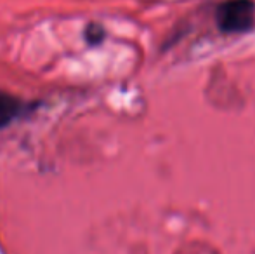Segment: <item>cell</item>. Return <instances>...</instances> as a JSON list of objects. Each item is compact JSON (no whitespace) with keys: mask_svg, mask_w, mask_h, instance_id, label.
<instances>
[{"mask_svg":"<svg viewBox=\"0 0 255 254\" xmlns=\"http://www.w3.org/2000/svg\"><path fill=\"white\" fill-rule=\"evenodd\" d=\"M254 21L252 0H228L217 9V24L222 31H243Z\"/></svg>","mask_w":255,"mask_h":254,"instance_id":"6da1fadb","label":"cell"},{"mask_svg":"<svg viewBox=\"0 0 255 254\" xmlns=\"http://www.w3.org/2000/svg\"><path fill=\"white\" fill-rule=\"evenodd\" d=\"M24 110H26V103L9 92H0V129L10 126L14 120L23 115Z\"/></svg>","mask_w":255,"mask_h":254,"instance_id":"7a4b0ae2","label":"cell"},{"mask_svg":"<svg viewBox=\"0 0 255 254\" xmlns=\"http://www.w3.org/2000/svg\"><path fill=\"white\" fill-rule=\"evenodd\" d=\"M104 38V30L98 24H89L87 30H85V40L89 42L91 45H96L99 44Z\"/></svg>","mask_w":255,"mask_h":254,"instance_id":"3957f363","label":"cell"}]
</instances>
